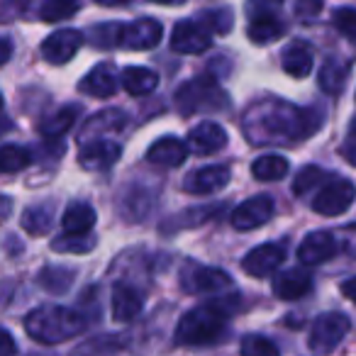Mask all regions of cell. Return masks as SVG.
<instances>
[{"label":"cell","mask_w":356,"mask_h":356,"mask_svg":"<svg viewBox=\"0 0 356 356\" xmlns=\"http://www.w3.org/2000/svg\"><path fill=\"white\" fill-rule=\"evenodd\" d=\"M13 56V42L8 37H0V66H6Z\"/></svg>","instance_id":"b9f144b4"},{"label":"cell","mask_w":356,"mask_h":356,"mask_svg":"<svg viewBox=\"0 0 356 356\" xmlns=\"http://www.w3.org/2000/svg\"><path fill=\"white\" fill-rule=\"evenodd\" d=\"M334 27L356 44V10L354 8H339L334 10Z\"/></svg>","instance_id":"8d00e7d4"},{"label":"cell","mask_w":356,"mask_h":356,"mask_svg":"<svg viewBox=\"0 0 356 356\" xmlns=\"http://www.w3.org/2000/svg\"><path fill=\"white\" fill-rule=\"evenodd\" d=\"M341 293H344V296L356 305V278H349V281L341 283Z\"/></svg>","instance_id":"7bdbcfd3"},{"label":"cell","mask_w":356,"mask_h":356,"mask_svg":"<svg viewBox=\"0 0 356 356\" xmlns=\"http://www.w3.org/2000/svg\"><path fill=\"white\" fill-rule=\"evenodd\" d=\"M337 249H339V244H337L334 234L320 229V232H310L302 239L300 249H298V259L305 266H317V264L330 261L337 254Z\"/></svg>","instance_id":"4fadbf2b"},{"label":"cell","mask_w":356,"mask_h":356,"mask_svg":"<svg viewBox=\"0 0 356 356\" xmlns=\"http://www.w3.org/2000/svg\"><path fill=\"white\" fill-rule=\"evenodd\" d=\"M283 32H286V25H283L281 17L271 10H261L259 15H254L247 27V35L254 44H271Z\"/></svg>","instance_id":"7402d4cb"},{"label":"cell","mask_w":356,"mask_h":356,"mask_svg":"<svg viewBox=\"0 0 356 356\" xmlns=\"http://www.w3.org/2000/svg\"><path fill=\"white\" fill-rule=\"evenodd\" d=\"M86 317L79 310L61 305H42L25 317V330L40 344H61L86 330Z\"/></svg>","instance_id":"7a4b0ae2"},{"label":"cell","mask_w":356,"mask_h":356,"mask_svg":"<svg viewBox=\"0 0 356 356\" xmlns=\"http://www.w3.org/2000/svg\"><path fill=\"white\" fill-rule=\"evenodd\" d=\"M81 44H83V35L79 30H59L42 42V56L54 66L66 64L74 59Z\"/></svg>","instance_id":"7c38bea8"},{"label":"cell","mask_w":356,"mask_h":356,"mask_svg":"<svg viewBox=\"0 0 356 356\" xmlns=\"http://www.w3.org/2000/svg\"><path fill=\"white\" fill-rule=\"evenodd\" d=\"M122 154V147L118 142H110V139H100V142L83 144L79 154V163L88 171H105L110 168Z\"/></svg>","instance_id":"e0dca14e"},{"label":"cell","mask_w":356,"mask_h":356,"mask_svg":"<svg viewBox=\"0 0 356 356\" xmlns=\"http://www.w3.org/2000/svg\"><path fill=\"white\" fill-rule=\"evenodd\" d=\"M283 71L296 79H305L312 71V51L305 44H288L281 54Z\"/></svg>","instance_id":"484cf974"},{"label":"cell","mask_w":356,"mask_h":356,"mask_svg":"<svg viewBox=\"0 0 356 356\" xmlns=\"http://www.w3.org/2000/svg\"><path fill=\"white\" fill-rule=\"evenodd\" d=\"M200 25L208 32H218V35H227L232 30V13L227 8H218V10H208L200 17Z\"/></svg>","instance_id":"d590c367"},{"label":"cell","mask_w":356,"mask_h":356,"mask_svg":"<svg viewBox=\"0 0 356 356\" xmlns=\"http://www.w3.org/2000/svg\"><path fill=\"white\" fill-rule=\"evenodd\" d=\"M181 286L188 293H193V296H198V293H222L227 288H232L234 281L222 268L186 264L184 271H181Z\"/></svg>","instance_id":"ba28073f"},{"label":"cell","mask_w":356,"mask_h":356,"mask_svg":"<svg viewBox=\"0 0 356 356\" xmlns=\"http://www.w3.org/2000/svg\"><path fill=\"white\" fill-rule=\"evenodd\" d=\"M252 173L259 181H278L288 173V159L281 154H264L252 163Z\"/></svg>","instance_id":"83f0119b"},{"label":"cell","mask_w":356,"mask_h":356,"mask_svg":"<svg viewBox=\"0 0 356 356\" xmlns=\"http://www.w3.org/2000/svg\"><path fill=\"white\" fill-rule=\"evenodd\" d=\"M322 10V3H296V13L302 17H312Z\"/></svg>","instance_id":"60d3db41"},{"label":"cell","mask_w":356,"mask_h":356,"mask_svg":"<svg viewBox=\"0 0 356 356\" xmlns=\"http://www.w3.org/2000/svg\"><path fill=\"white\" fill-rule=\"evenodd\" d=\"M225 144H227V132L218 122H210V120L195 124L188 134V149H193L198 154H215Z\"/></svg>","instance_id":"44dd1931"},{"label":"cell","mask_w":356,"mask_h":356,"mask_svg":"<svg viewBox=\"0 0 356 356\" xmlns=\"http://www.w3.org/2000/svg\"><path fill=\"white\" fill-rule=\"evenodd\" d=\"M286 261V247L278 242H268V244H261V247L252 249V252L244 257L242 261V268L254 278H264L268 273L276 271L281 264Z\"/></svg>","instance_id":"8fae6325"},{"label":"cell","mask_w":356,"mask_h":356,"mask_svg":"<svg viewBox=\"0 0 356 356\" xmlns=\"http://www.w3.org/2000/svg\"><path fill=\"white\" fill-rule=\"evenodd\" d=\"M210 47V32L198 20L176 22L171 32V49L178 54H203Z\"/></svg>","instance_id":"30bf717a"},{"label":"cell","mask_w":356,"mask_h":356,"mask_svg":"<svg viewBox=\"0 0 356 356\" xmlns=\"http://www.w3.org/2000/svg\"><path fill=\"white\" fill-rule=\"evenodd\" d=\"M147 159L156 166L176 168L188 159V144L176 137H161L147 149Z\"/></svg>","instance_id":"ffe728a7"},{"label":"cell","mask_w":356,"mask_h":356,"mask_svg":"<svg viewBox=\"0 0 356 356\" xmlns=\"http://www.w3.org/2000/svg\"><path fill=\"white\" fill-rule=\"evenodd\" d=\"M61 225H64L66 234H90V229L95 225V210L88 203L76 200V203H71L66 208Z\"/></svg>","instance_id":"603a6c76"},{"label":"cell","mask_w":356,"mask_h":356,"mask_svg":"<svg viewBox=\"0 0 356 356\" xmlns=\"http://www.w3.org/2000/svg\"><path fill=\"white\" fill-rule=\"evenodd\" d=\"M229 184V168L227 166H205L193 171L188 178L184 181V191L186 193H195V195H210L215 191L225 188Z\"/></svg>","instance_id":"5bb4252c"},{"label":"cell","mask_w":356,"mask_h":356,"mask_svg":"<svg viewBox=\"0 0 356 356\" xmlns=\"http://www.w3.org/2000/svg\"><path fill=\"white\" fill-rule=\"evenodd\" d=\"M27 6H17V3H0V22H13L20 13H25Z\"/></svg>","instance_id":"74e56055"},{"label":"cell","mask_w":356,"mask_h":356,"mask_svg":"<svg viewBox=\"0 0 356 356\" xmlns=\"http://www.w3.org/2000/svg\"><path fill=\"white\" fill-rule=\"evenodd\" d=\"M120 76L115 71L113 64H98L95 69H90L83 76V81L79 83V90L86 95H93V98H110V95L118 90Z\"/></svg>","instance_id":"ac0fdd59"},{"label":"cell","mask_w":356,"mask_h":356,"mask_svg":"<svg viewBox=\"0 0 356 356\" xmlns=\"http://www.w3.org/2000/svg\"><path fill=\"white\" fill-rule=\"evenodd\" d=\"M163 27L154 17H139L127 25H118V37H115V47H122V49L132 51H144L154 49V47L161 42Z\"/></svg>","instance_id":"8992f818"},{"label":"cell","mask_w":356,"mask_h":356,"mask_svg":"<svg viewBox=\"0 0 356 356\" xmlns=\"http://www.w3.org/2000/svg\"><path fill=\"white\" fill-rule=\"evenodd\" d=\"M322 124V113L300 110L283 100H266L247 110L242 129L252 144H281L307 139Z\"/></svg>","instance_id":"6da1fadb"},{"label":"cell","mask_w":356,"mask_h":356,"mask_svg":"<svg viewBox=\"0 0 356 356\" xmlns=\"http://www.w3.org/2000/svg\"><path fill=\"white\" fill-rule=\"evenodd\" d=\"M229 312L222 302H205L181 317L176 327V344L208 346L227 334Z\"/></svg>","instance_id":"3957f363"},{"label":"cell","mask_w":356,"mask_h":356,"mask_svg":"<svg viewBox=\"0 0 356 356\" xmlns=\"http://www.w3.org/2000/svg\"><path fill=\"white\" fill-rule=\"evenodd\" d=\"M356 198V188L351 181L346 178H337V181H330L325 184L317 195L312 198V210L317 215H325V218H334V215H341L354 205Z\"/></svg>","instance_id":"52a82bcc"},{"label":"cell","mask_w":356,"mask_h":356,"mask_svg":"<svg viewBox=\"0 0 356 356\" xmlns=\"http://www.w3.org/2000/svg\"><path fill=\"white\" fill-rule=\"evenodd\" d=\"M327 173L322 171L320 166H305L300 168V173L296 176V181H293V193L296 195H305L310 193L312 188H317V186L325 181Z\"/></svg>","instance_id":"e575fe53"},{"label":"cell","mask_w":356,"mask_h":356,"mask_svg":"<svg viewBox=\"0 0 356 356\" xmlns=\"http://www.w3.org/2000/svg\"><path fill=\"white\" fill-rule=\"evenodd\" d=\"M98 239L93 234H61L51 242L54 252H64V254H88L95 249Z\"/></svg>","instance_id":"1f68e13d"},{"label":"cell","mask_w":356,"mask_h":356,"mask_svg":"<svg viewBox=\"0 0 356 356\" xmlns=\"http://www.w3.org/2000/svg\"><path fill=\"white\" fill-rule=\"evenodd\" d=\"M13 127H15V124H13V120H8L6 115H3V95H0V134L10 132Z\"/></svg>","instance_id":"ee69618b"},{"label":"cell","mask_w":356,"mask_h":356,"mask_svg":"<svg viewBox=\"0 0 356 356\" xmlns=\"http://www.w3.org/2000/svg\"><path fill=\"white\" fill-rule=\"evenodd\" d=\"M273 210H276V203H273L271 195H254V198L244 200L239 208H234L232 227L242 229V232L257 229L273 218Z\"/></svg>","instance_id":"9c48e42d"},{"label":"cell","mask_w":356,"mask_h":356,"mask_svg":"<svg viewBox=\"0 0 356 356\" xmlns=\"http://www.w3.org/2000/svg\"><path fill=\"white\" fill-rule=\"evenodd\" d=\"M341 154H344V159L351 163V166H356V132L351 129V134L346 137L344 147H341Z\"/></svg>","instance_id":"ab89813d"},{"label":"cell","mask_w":356,"mask_h":356,"mask_svg":"<svg viewBox=\"0 0 356 356\" xmlns=\"http://www.w3.org/2000/svg\"><path fill=\"white\" fill-rule=\"evenodd\" d=\"M346 74H349L346 66H341L339 61L330 59V61H325V66L320 69V79H317V83H320V88L325 90V93L337 95V93L344 90Z\"/></svg>","instance_id":"f546056e"},{"label":"cell","mask_w":356,"mask_h":356,"mask_svg":"<svg viewBox=\"0 0 356 356\" xmlns=\"http://www.w3.org/2000/svg\"><path fill=\"white\" fill-rule=\"evenodd\" d=\"M120 81H122L124 90L129 95H149L159 86V76L152 69H144V66H129V69H124Z\"/></svg>","instance_id":"d4e9b609"},{"label":"cell","mask_w":356,"mask_h":356,"mask_svg":"<svg viewBox=\"0 0 356 356\" xmlns=\"http://www.w3.org/2000/svg\"><path fill=\"white\" fill-rule=\"evenodd\" d=\"M239 354L242 356H281L278 346L271 339L261 334H247L239 344Z\"/></svg>","instance_id":"836d02e7"},{"label":"cell","mask_w":356,"mask_h":356,"mask_svg":"<svg viewBox=\"0 0 356 356\" xmlns=\"http://www.w3.org/2000/svg\"><path fill=\"white\" fill-rule=\"evenodd\" d=\"M51 222H54V205L44 203V205H32V208L25 210L22 215V227L27 229L35 237H42L51 229Z\"/></svg>","instance_id":"4316f807"},{"label":"cell","mask_w":356,"mask_h":356,"mask_svg":"<svg viewBox=\"0 0 356 356\" xmlns=\"http://www.w3.org/2000/svg\"><path fill=\"white\" fill-rule=\"evenodd\" d=\"M349 327H351V322L344 312H322V315L312 322L307 344H310L312 351L330 354L334 346H339V341L346 337Z\"/></svg>","instance_id":"5b68a950"},{"label":"cell","mask_w":356,"mask_h":356,"mask_svg":"<svg viewBox=\"0 0 356 356\" xmlns=\"http://www.w3.org/2000/svg\"><path fill=\"white\" fill-rule=\"evenodd\" d=\"M17 354V341L13 339L10 332L0 327V356H15Z\"/></svg>","instance_id":"f35d334b"},{"label":"cell","mask_w":356,"mask_h":356,"mask_svg":"<svg viewBox=\"0 0 356 356\" xmlns=\"http://www.w3.org/2000/svg\"><path fill=\"white\" fill-rule=\"evenodd\" d=\"M79 10H81V3H66V0H49V3L37 6V15L44 22L69 20V17L76 15Z\"/></svg>","instance_id":"d6a6232c"},{"label":"cell","mask_w":356,"mask_h":356,"mask_svg":"<svg viewBox=\"0 0 356 356\" xmlns=\"http://www.w3.org/2000/svg\"><path fill=\"white\" fill-rule=\"evenodd\" d=\"M13 213V200L8 195H0V218H8Z\"/></svg>","instance_id":"f6af8a7d"},{"label":"cell","mask_w":356,"mask_h":356,"mask_svg":"<svg viewBox=\"0 0 356 356\" xmlns=\"http://www.w3.org/2000/svg\"><path fill=\"white\" fill-rule=\"evenodd\" d=\"M76 278V271L74 268H66V266H47L42 268L40 278H37V283H40L42 288H47L49 293H66L71 288V283H74Z\"/></svg>","instance_id":"f1b7e54d"},{"label":"cell","mask_w":356,"mask_h":356,"mask_svg":"<svg viewBox=\"0 0 356 356\" xmlns=\"http://www.w3.org/2000/svg\"><path fill=\"white\" fill-rule=\"evenodd\" d=\"M32 163V152L17 144L0 147V173H17Z\"/></svg>","instance_id":"4dcf8cb0"},{"label":"cell","mask_w":356,"mask_h":356,"mask_svg":"<svg viewBox=\"0 0 356 356\" xmlns=\"http://www.w3.org/2000/svg\"><path fill=\"white\" fill-rule=\"evenodd\" d=\"M271 288L273 296L281 300H300L312 291V276L305 268H288V271L276 273Z\"/></svg>","instance_id":"9a60e30c"},{"label":"cell","mask_w":356,"mask_h":356,"mask_svg":"<svg viewBox=\"0 0 356 356\" xmlns=\"http://www.w3.org/2000/svg\"><path fill=\"white\" fill-rule=\"evenodd\" d=\"M81 115V105H66V108L56 110L54 115L44 118L40 122V132L44 139H59L61 134H66L74 127L76 118Z\"/></svg>","instance_id":"cb8c5ba5"},{"label":"cell","mask_w":356,"mask_h":356,"mask_svg":"<svg viewBox=\"0 0 356 356\" xmlns=\"http://www.w3.org/2000/svg\"><path fill=\"white\" fill-rule=\"evenodd\" d=\"M176 108L186 115L213 113V110L227 108V95L213 79L198 76L176 90Z\"/></svg>","instance_id":"277c9868"},{"label":"cell","mask_w":356,"mask_h":356,"mask_svg":"<svg viewBox=\"0 0 356 356\" xmlns=\"http://www.w3.org/2000/svg\"><path fill=\"white\" fill-rule=\"evenodd\" d=\"M110 307H113L115 322H132L134 317L142 312L144 298H142V293H139L134 286H129V283H118V286L113 288Z\"/></svg>","instance_id":"d6986e66"},{"label":"cell","mask_w":356,"mask_h":356,"mask_svg":"<svg viewBox=\"0 0 356 356\" xmlns=\"http://www.w3.org/2000/svg\"><path fill=\"white\" fill-rule=\"evenodd\" d=\"M124 124H127V115H124L122 110H103V113L93 115V118L83 124L79 142L81 144L100 142V139H105V134L124 129Z\"/></svg>","instance_id":"2e32d148"}]
</instances>
